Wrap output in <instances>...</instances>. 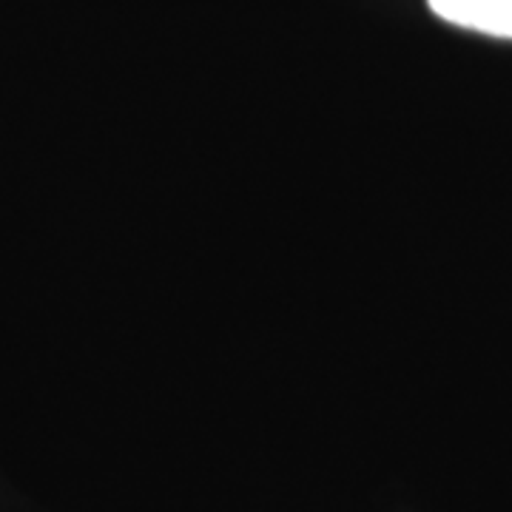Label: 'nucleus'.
<instances>
[{
	"instance_id": "obj_1",
	"label": "nucleus",
	"mask_w": 512,
	"mask_h": 512,
	"mask_svg": "<svg viewBox=\"0 0 512 512\" xmlns=\"http://www.w3.org/2000/svg\"><path fill=\"white\" fill-rule=\"evenodd\" d=\"M433 15L481 35L512 40V0H427Z\"/></svg>"
}]
</instances>
